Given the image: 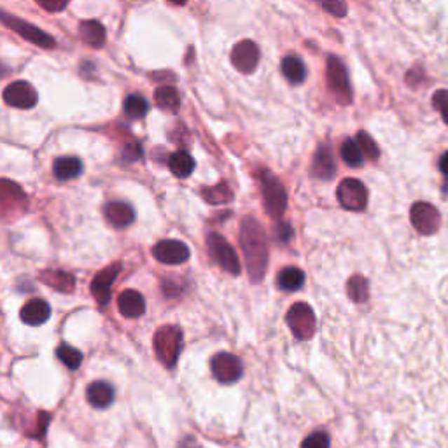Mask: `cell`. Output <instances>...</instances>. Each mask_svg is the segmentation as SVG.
<instances>
[{
	"label": "cell",
	"instance_id": "32",
	"mask_svg": "<svg viewBox=\"0 0 448 448\" xmlns=\"http://www.w3.org/2000/svg\"><path fill=\"white\" fill-rule=\"evenodd\" d=\"M355 140H358L359 147H361L362 154H365L366 158H369V160H376V158H379V154H380L379 146H376L375 140H373L372 137L368 135V133L359 132L358 133V139H355Z\"/></svg>",
	"mask_w": 448,
	"mask_h": 448
},
{
	"label": "cell",
	"instance_id": "12",
	"mask_svg": "<svg viewBox=\"0 0 448 448\" xmlns=\"http://www.w3.org/2000/svg\"><path fill=\"white\" fill-rule=\"evenodd\" d=\"M231 63L236 70L243 74H250L256 70L257 63H259V48L254 41L238 42L235 48L231 49Z\"/></svg>",
	"mask_w": 448,
	"mask_h": 448
},
{
	"label": "cell",
	"instance_id": "19",
	"mask_svg": "<svg viewBox=\"0 0 448 448\" xmlns=\"http://www.w3.org/2000/svg\"><path fill=\"white\" fill-rule=\"evenodd\" d=\"M81 172H83V163L79 158H58L53 165V174L60 181H72L79 177Z\"/></svg>",
	"mask_w": 448,
	"mask_h": 448
},
{
	"label": "cell",
	"instance_id": "3",
	"mask_svg": "<svg viewBox=\"0 0 448 448\" xmlns=\"http://www.w3.org/2000/svg\"><path fill=\"white\" fill-rule=\"evenodd\" d=\"M261 191H263V202L268 214L273 219H280L287 207V195H285L284 186L275 175L264 174L263 181H261Z\"/></svg>",
	"mask_w": 448,
	"mask_h": 448
},
{
	"label": "cell",
	"instance_id": "33",
	"mask_svg": "<svg viewBox=\"0 0 448 448\" xmlns=\"http://www.w3.org/2000/svg\"><path fill=\"white\" fill-rule=\"evenodd\" d=\"M330 435L324 431H315L310 436H306L305 442L301 443V448H330Z\"/></svg>",
	"mask_w": 448,
	"mask_h": 448
},
{
	"label": "cell",
	"instance_id": "15",
	"mask_svg": "<svg viewBox=\"0 0 448 448\" xmlns=\"http://www.w3.org/2000/svg\"><path fill=\"white\" fill-rule=\"evenodd\" d=\"M118 308L121 315L126 317V319H137V317H140L146 312V299L139 291L128 289V291H123L119 294Z\"/></svg>",
	"mask_w": 448,
	"mask_h": 448
},
{
	"label": "cell",
	"instance_id": "22",
	"mask_svg": "<svg viewBox=\"0 0 448 448\" xmlns=\"http://www.w3.org/2000/svg\"><path fill=\"white\" fill-rule=\"evenodd\" d=\"M79 35L90 48H102L105 42V30L98 21L88 20L79 25Z\"/></svg>",
	"mask_w": 448,
	"mask_h": 448
},
{
	"label": "cell",
	"instance_id": "8",
	"mask_svg": "<svg viewBox=\"0 0 448 448\" xmlns=\"http://www.w3.org/2000/svg\"><path fill=\"white\" fill-rule=\"evenodd\" d=\"M210 369H212L214 379L221 383H235L243 373L242 361L236 355L228 354V352L214 355L212 361H210Z\"/></svg>",
	"mask_w": 448,
	"mask_h": 448
},
{
	"label": "cell",
	"instance_id": "1",
	"mask_svg": "<svg viewBox=\"0 0 448 448\" xmlns=\"http://www.w3.org/2000/svg\"><path fill=\"white\" fill-rule=\"evenodd\" d=\"M240 243H242L243 257L252 282H261L268 266V243L263 228L254 217H245L240 229Z\"/></svg>",
	"mask_w": 448,
	"mask_h": 448
},
{
	"label": "cell",
	"instance_id": "26",
	"mask_svg": "<svg viewBox=\"0 0 448 448\" xmlns=\"http://www.w3.org/2000/svg\"><path fill=\"white\" fill-rule=\"evenodd\" d=\"M347 292H348V298H351L352 301L365 303L369 294L368 280H366L365 277H361V275H354V277L348 278Z\"/></svg>",
	"mask_w": 448,
	"mask_h": 448
},
{
	"label": "cell",
	"instance_id": "16",
	"mask_svg": "<svg viewBox=\"0 0 448 448\" xmlns=\"http://www.w3.org/2000/svg\"><path fill=\"white\" fill-rule=\"evenodd\" d=\"M20 317L28 326H41V324L48 323V319L51 317V308L44 299H30L23 305Z\"/></svg>",
	"mask_w": 448,
	"mask_h": 448
},
{
	"label": "cell",
	"instance_id": "37",
	"mask_svg": "<svg viewBox=\"0 0 448 448\" xmlns=\"http://www.w3.org/2000/svg\"><path fill=\"white\" fill-rule=\"evenodd\" d=\"M440 168H442L443 174L448 175V151L445 154H443L442 160H440Z\"/></svg>",
	"mask_w": 448,
	"mask_h": 448
},
{
	"label": "cell",
	"instance_id": "23",
	"mask_svg": "<svg viewBox=\"0 0 448 448\" xmlns=\"http://www.w3.org/2000/svg\"><path fill=\"white\" fill-rule=\"evenodd\" d=\"M303 284H305V273L296 266L284 268L277 275V285L282 291H298L303 287Z\"/></svg>",
	"mask_w": 448,
	"mask_h": 448
},
{
	"label": "cell",
	"instance_id": "6",
	"mask_svg": "<svg viewBox=\"0 0 448 448\" xmlns=\"http://www.w3.org/2000/svg\"><path fill=\"white\" fill-rule=\"evenodd\" d=\"M327 84H330V90L333 91L340 104H351L352 90L351 83H348L347 69H345L344 62L338 60L337 56L327 58Z\"/></svg>",
	"mask_w": 448,
	"mask_h": 448
},
{
	"label": "cell",
	"instance_id": "21",
	"mask_svg": "<svg viewBox=\"0 0 448 448\" xmlns=\"http://www.w3.org/2000/svg\"><path fill=\"white\" fill-rule=\"evenodd\" d=\"M86 396L95 408H107L114 400V389L107 382H93L88 387Z\"/></svg>",
	"mask_w": 448,
	"mask_h": 448
},
{
	"label": "cell",
	"instance_id": "24",
	"mask_svg": "<svg viewBox=\"0 0 448 448\" xmlns=\"http://www.w3.org/2000/svg\"><path fill=\"white\" fill-rule=\"evenodd\" d=\"M282 74H284V77L289 83H303L306 77L305 63H303L298 56H285V58L282 60Z\"/></svg>",
	"mask_w": 448,
	"mask_h": 448
},
{
	"label": "cell",
	"instance_id": "10",
	"mask_svg": "<svg viewBox=\"0 0 448 448\" xmlns=\"http://www.w3.org/2000/svg\"><path fill=\"white\" fill-rule=\"evenodd\" d=\"M410 219L412 224L415 226V229L419 233H422V235H433V233H436L440 228V223H442V217H440V212L436 210V207L428 202L414 203V207L410 210Z\"/></svg>",
	"mask_w": 448,
	"mask_h": 448
},
{
	"label": "cell",
	"instance_id": "31",
	"mask_svg": "<svg viewBox=\"0 0 448 448\" xmlns=\"http://www.w3.org/2000/svg\"><path fill=\"white\" fill-rule=\"evenodd\" d=\"M202 195L207 202L214 203V205L229 202V200H231V191H229V188L226 184H217L214 186V188L202 189Z\"/></svg>",
	"mask_w": 448,
	"mask_h": 448
},
{
	"label": "cell",
	"instance_id": "7",
	"mask_svg": "<svg viewBox=\"0 0 448 448\" xmlns=\"http://www.w3.org/2000/svg\"><path fill=\"white\" fill-rule=\"evenodd\" d=\"M207 245H209V250L210 254H212L214 259L219 263V266L223 268L224 271H228V273L231 275L240 273L238 256H236L235 249L226 242L219 233H209V236H207Z\"/></svg>",
	"mask_w": 448,
	"mask_h": 448
},
{
	"label": "cell",
	"instance_id": "29",
	"mask_svg": "<svg viewBox=\"0 0 448 448\" xmlns=\"http://www.w3.org/2000/svg\"><path fill=\"white\" fill-rule=\"evenodd\" d=\"M149 111V104L142 95H130L125 100V112L130 119H140Z\"/></svg>",
	"mask_w": 448,
	"mask_h": 448
},
{
	"label": "cell",
	"instance_id": "17",
	"mask_svg": "<svg viewBox=\"0 0 448 448\" xmlns=\"http://www.w3.org/2000/svg\"><path fill=\"white\" fill-rule=\"evenodd\" d=\"M312 172L313 175L319 179H331L334 175V172H337L334 158L327 146H320L319 149H317L315 156H313Z\"/></svg>",
	"mask_w": 448,
	"mask_h": 448
},
{
	"label": "cell",
	"instance_id": "13",
	"mask_svg": "<svg viewBox=\"0 0 448 448\" xmlns=\"http://www.w3.org/2000/svg\"><path fill=\"white\" fill-rule=\"evenodd\" d=\"M154 257L163 264H182L189 259V249L179 240H163L153 249Z\"/></svg>",
	"mask_w": 448,
	"mask_h": 448
},
{
	"label": "cell",
	"instance_id": "18",
	"mask_svg": "<svg viewBox=\"0 0 448 448\" xmlns=\"http://www.w3.org/2000/svg\"><path fill=\"white\" fill-rule=\"evenodd\" d=\"M105 217L114 228H126L135 219V212L130 205L123 202H112L105 207Z\"/></svg>",
	"mask_w": 448,
	"mask_h": 448
},
{
	"label": "cell",
	"instance_id": "34",
	"mask_svg": "<svg viewBox=\"0 0 448 448\" xmlns=\"http://www.w3.org/2000/svg\"><path fill=\"white\" fill-rule=\"evenodd\" d=\"M433 104H435V107L442 112L445 123H448V90L436 91L435 97H433Z\"/></svg>",
	"mask_w": 448,
	"mask_h": 448
},
{
	"label": "cell",
	"instance_id": "4",
	"mask_svg": "<svg viewBox=\"0 0 448 448\" xmlns=\"http://www.w3.org/2000/svg\"><path fill=\"white\" fill-rule=\"evenodd\" d=\"M285 320H287V326L291 327L292 334L299 340H310L315 333V315L306 303L292 305L287 315H285Z\"/></svg>",
	"mask_w": 448,
	"mask_h": 448
},
{
	"label": "cell",
	"instance_id": "2",
	"mask_svg": "<svg viewBox=\"0 0 448 448\" xmlns=\"http://www.w3.org/2000/svg\"><path fill=\"white\" fill-rule=\"evenodd\" d=\"M154 351L160 361L167 368H172L177 362L182 351V333L175 326H163L154 334Z\"/></svg>",
	"mask_w": 448,
	"mask_h": 448
},
{
	"label": "cell",
	"instance_id": "11",
	"mask_svg": "<svg viewBox=\"0 0 448 448\" xmlns=\"http://www.w3.org/2000/svg\"><path fill=\"white\" fill-rule=\"evenodd\" d=\"M4 100L11 107L32 109L37 104L39 95L37 90L30 83H27V81H16V83H11L4 90Z\"/></svg>",
	"mask_w": 448,
	"mask_h": 448
},
{
	"label": "cell",
	"instance_id": "35",
	"mask_svg": "<svg viewBox=\"0 0 448 448\" xmlns=\"http://www.w3.org/2000/svg\"><path fill=\"white\" fill-rule=\"evenodd\" d=\"M320 6H323L324 9L330 11V13L333 14V16L341 18V16H345V14H347V6H345L344 2H323Z\"/></svg>",
	"mask_w": 448,
	"mask_h": 448
},
{
	"label": "cell",
	"instance_id": "28",
	"mask_svg": "<svg viewBox=\"0 0 448 448\" xmlns=\"http://www.w3.org/2000/svg\"><path fill=\"white\" fill-rule=\"evenodd\" d=\"M341 158H344V161L348 167H361L362 161H365V154H362L358 140H345L344 146H341Z\"/></svg>",
	"mask_w": 448,
	"mask_h": 448
},
{
	"label": "cell",
	"instance_id": "30",
	"mask_svg": "<svg viewBox=\"0 0 448 448\" xmlns=\"http://www.w3.org/2000/svg\"><path fill=\"white\" fill-rule=\"evenodd\" d=\"M56 355H58L60 361L70 369H77L81 366V362H83V354H81L77 348L70 347V345L67 344L60 345L58 351H56Z\"/></svg>",
	"mask_w": 448,
	"mask_h": 448
},
{
	"label": "cell",
	"instance_id": "25",
	"mask_svg": "<svg viewBox=\"0 0 448 448\" xmlns=\"http://www.w3.org/2000/svg\"><path fill=\"white\" fill-rule=\"evenodd\" d=\"M154 98H156L158 107L165 109V111L177 112L181 107V97H179V91L174 86H160Z\"/></svg>",
	"mask_w": 448,
	"mask_h": 448
},
{
	"label": "cell",
	"instance_id": "36",
	"mask_svg": "<svg viewBox=\"0 0 448 448\" xmlns=\"http://www.w3.org/2000/svg\"><path fill=\"white\" fill-rule=\"evenodd\" d=\"M39 6L42 9L49 11V13H60L67 7V2H46V0H39Z\"/></svg>",
	"mask_w": 448,
	"mask_h": 448
},
{
	"label": "cell",
	"instance_id": "20",
	"mask_svg": "<svg viewBox=\"0 0 448 448\" xmlns=\"http://www.w3.org/2000/svg\"><path fill=\"white\" fill-rule=\"evenodd\" d=\"M195 160H193L191 154H188L186 151H177V153H174L168 158V168H170V172L175 177H189V175L195 172Z\"/></svg>",
	"mask_w": 448,
	"mask_h": 448
},
{
	"label": "cell",
	"instance_id": "27",
	"mask_svg": "<svg viewBox=\"0 0 448 448\" xmlns=\"http://www.w3.org/2000/svg\"><path fill=\"white\" fill-rule=\"evenodd\" d=\"M42 280L48 285H51L53 289H58L62 292H70L74 291V277L69 273H63V271H46L44 275H41Z\"/></svg>",
	"mask_w": 448,
	"mask_h": 448
},
{
	"label": "cell",
	"instance_id": "5",
	"mask_svg": "<svg viewBox=\"0 0 448 448\" xmlns=\"http://www.w3.org/2000/svg\"><path fill=\"white\" fill-rule=\"evenodd\" d=\"M338 202L344 209L352 212H362L368 205V189L358 179H345L337 189Z\"/></svg>",
	"mask_w": 448,
	"mask_h": 448
},
{
	"label": "cell",
	"instance_id": "14",
	"mask_svg": "<svg viewBox=\"0 0 448 448\" xmlns=\"http://www.w3.org/2000/svg\"><path fill=\"white\" fill-rule=\"evenodd\" d=\"M119 271H121V264L114 263L105 268V270H102L100 273L95 275L93 282H91V294L100 305H107V301L111 299L112 284H114Z\"/></svg>",
	"mask_w": 448,
	"mask_h": 448
},
{
	"label": "cell",
	"instance_id": "9",
	"mask_svg": "<svg viewBox=\"0 0 448 448\" xmlns=\"http://www.w3.org/2000/svg\"><path fill=\"white\" fill-rule=\"evenodd\" d=\"M2 21L7 25V27L11 28V30H14L16 34H20L21 37L27 39L28 42H32V44L39 46V48L53 49L56 46L55 39H53L51 35H48L46 32L39 30L37 27H34V25L27 23V21L18 20V18L9 16V14H6V13L2 14Z\"/></svg>",
	"mask_w": 448,
	"mask_h": 448
}]
</instances>
